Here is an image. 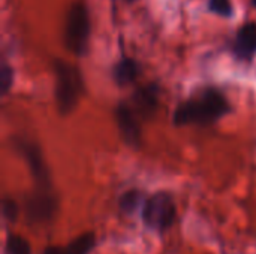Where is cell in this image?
<instances>
[{
    "mask_svg": "<svg viewBox=\"0 0 256 254\" xmlns=\"http://www.w3.org/2000/svg\"><path fill=\"white\" fill-rule=\"evenodd\" d=\"M230 112V103L225 96L213 87H207L188 100L182 102L174 112L176 126L212 124Z\"/></svg>",
    "mask_w": 256,
    "mask_h": 254,
    "instance_id": "obj_1",
    "label": "cell"
},
{
    "mask_svg": "<svg viewBox=\"0 0 256 254\" xmlns=\"http://www.w3.org/2000/svg\"><path fill=\"white\" fill-rule=\"evenodd\" d=\"M140 67L134 58H122L112 69V76L118 85H128L134 82L138 76Z\"/></svg>",
    "mask_w": 256,
    "mask_h": 254,
    "instance_id": "obj_10",
    "label": "cell"
},
{
    "mask_svg": "<svg viewBox=\"0 0 256 254\" xmlns=\"http://www.w3.org/2000/svg\"><path fill=\"white\" fill-rule=\"evenodd\" d=\"M44 254H66V250H64V247L52 246V247H46Z\"/></svg>",
    "mask_w": 256,
    "mask_h": 254,
    "instance_id": "obj_17",
    "label": "cell"
},
{
    "mask_svg": "<svg viewBox=\"0 0 256 254\" xmlns=\"http://www.w3.org/2000/svg\"><path fill=\"white\" fill-rule=\"evenodd\" d=\"M6 254H32V249L27 240L18 235H8L6 246H4Z\"/></svg>",
    "mask_w": 256,
    "mask_h": 254,
    "instance_id": "obj_13",
    "label": "cell"
},
{
    "mask_svg": "<svg viewBox=\"0 0 256 254\" xmlns=\"http://www.w3.org/2000/svg\"><path fill=\"white\" fill-rule=\"evenodd\" d=\"M90 37V18L88 10L82 3H74L64 19L63 40L66 48L75 55H84L88 48Z\"/></svg>",
    "mask_w": 256,
    "mask_h": 254,
    "instance_id": "obj_3",
    "label": "cell"
},
{
    "mask_svg": "<svg viewBox=\"0 0 256 254\" xmlns=\"http://www.w3.org/2000/svg\"><path fill=\"white\" fill-rule=\"evenodd\" d=\"M96 246V235L93 232H86L72 240L66 247V254H88Z\"/></svg>",
    "mask_w": 256,
    "mask_h": 254,
    "instance_id": "obj_11",
    "label": "cell"
},
{
    "mask_svg": "<svg viewBox=\"0 0 256 254\" xmlns=\"http://www.w3.org/2000/svg\"><path fill=\"white\" fill-rule=\"evenodd\" d=\"M54 72H56L57 108L62 115H68L75 109L82 94V90H84L82 76H81V72L75 66L63 60H56Z\"/></svg>",
    "mask_w": 256,
    "mask_h": 254,
    "instance_id": "obj_2",
    "label": "cell"
},
{
    "mask_svg": "<svg viewBox=\"0 0 256 254\" xmlns=\"http://www.w3.org/2000/svg\"><path fill=\"white\" fill-rule=\"evenodd\" d=\"M144 202V196L140 190H128L118 199V208L123 214H134Z\"/></svg>",
    "mask_w": 256,
    "mask_h": 254,
    "instance_id": "obj_12",
    "label": "cell"
},
{
    "mask_svg": "<svg viewBox=\"0 0 256 254\" xmlns=\"http://www.w3.org/2000/svg\"><path fill=\"white\" fill-rule=\"evenodd\" d=\"M134 103L142 115H152L159 103V88L156 84L146 85L134 94Z\"/></svg>",
    "mask_w": 256,
    "mask_h": 254,
    "instance_id": "obj_9",
    "label": "cell"
},
{
    "mask_svg": "<svg viewBox=\"0 0 256 254\" xmlns=\"http://www.w3.org/2000/svg\"><path fill=\"white\" fill-rule=\"evenodd\" d=\"M252 3H254V6L256 7V0H252Z\"/></svg>",
    "mask_w": 256,
    "mask_h": 254,
    "instance_id": "obj_18",
    "label": "cell"
},
{
    "mask_svg": "<svg viewBox=\"0 0 256 254\" xmlns=\"http://www.w3.org/2000/svg\"><path fill=\"white\" fill-rule=\"evenodd\" d=\"M116 121L123 141L129 147L141 145V127L135 118L134 109L126 102H120L116 108Z\"/></svg>",
    "mask_w": 256,
    "mask_h": 254,
    "instance_id": "obj_7",
    "label": "cell"
},
{
    "mask_svg": "<svg viewBox=\"0 0 256 254\" xmlns=\"http://www.w3.org/2000/svg\"><path fill=\"white\" fill-rule=\"evenodd\" d=\"M27 217L34 223L51 220L58 211V199L51 190H38L26 204Z\"/></svg>",
    "mask_w": 256,
    "mask_h": 254,
    "instance_id": "obj_6",
    "label": "cell"
},
{
    "mask_svg": "<svg viewBox=\"0 0 256 254\" xmlns=\"http://www.w3.org/2000/svg\"><path fill=\"white\" fill-rule=\"evenodd\" d=\"M12 82H14V70L6 61H3L2 69H0V88H2L3 96L8 94V91L12 87Z\"/></svg>",
    "mask_w": 256,
    "mask_h": 254,
    "instance_id": "obj_15",
    "label": "cell"
},
{
    "mask_svg": "<svg viewBox=\"0 0 256 254\" xmlns=\"http://www.w3.org/2000/svg\"><path fill=\"white\" fill-rule=\"evenodd\" d=\"M177 216V208L172 196L166 192H159L144 202L142 222L153 231L164 232L170 229Z\"/></svg>",
    "mask_w": 256,
    "mask_h": 254,
    "instance_id": "obj_4",
    "label": "cell"
},
{
    "mask_svg": "<svg viewBox=\"0 0 256 254\" xmlns=\"http://www.w3.org/2000/svg\"><path fill=\"white\" fill-rule=\"evenodd\" d=\"M14 145H15L16 151L28 163V168L33 175V180L38 186V190H51L50 171L45 165V160H44L39 145L32 141H27V139H15Z\"/></svg>",
    "mask_w": 256,
    "mask_h": 254,
    "instance_id": "obj_5",
    "label": "cell"
},
{
    "mask_svg": "<svg viewBox=\"0 0 256 254\" xmlns=\"http://www.w3.org/2000/svg\"><path fill=\"white\" fill-rule=\"evenodd\" d=\"M234 52L242 60H252L256 54V22H246L236 34Z\"/></svg>",
    "mask_w": 256,
    "mask_h": 254,
    "instance_id": "obj_8",
    "label": "cell"
},
{
    "mask_svg": "<svg viewBox=\"0 0 256 254\" xmlns=\"http://www.w3.org/2000/svg\"><path fill=\"white\" fill-rule=\"evenodd\" d=\"M208 10L222 18H231L234 13L231 0H208Z\"/></svg>",
    "mask_w": 256,
    "mask_h": 254,
    "instance_id": "obj_14",
    "label": "cell"
},
{
    "mask_svg": "<svg viewBox=\"0 0 256 254\" xmlns=\"http://www.w3.org/2000/svg\"><path fill=\"white\" fill-rule=\"evenodd\" d=\"M124 1H135V0H124Z\"/></svg>",
    "mask_w": 256,
    "mask_h": 254,
    "instance_id": "obj_19",
    "label": "cell"
},
{
    "mask_svg": "<svg viewBox=\"0 0 256 254\" xmlns=\"http://www.w3.org/2000/svg\"><path fill=\"white\" fill-rule=\"evenodd\" d=\"M2 211H3V217L6 220H9V222H15L16 217H18V205L12 199H4L3 201Z\"/></svg>",
    "mask_w": 256,
    "mask_h": 254,
    "instance_id": "obj_16",
    "label": "cell"
}]
</instances>
